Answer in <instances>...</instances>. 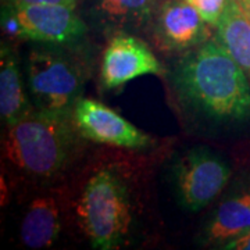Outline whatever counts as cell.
Here are the masks:
<instances>
[{
  "label": "cell",
  "instance_id": "4",
  "mask_svg": "<svg viewBox=\"0 0 250 250\" xmlns=\"http://www.w3.org/2000/svg\"><path fill=\"white\" fill-rule=\"evenodd\" d=\"M27 85L39 110L71 113L81 99L83 78L71 56L57 47H34L28 54Z\"/></svg>",
  "mask_w": 250,
  "mask_h": 250
},
{
  "label": "cell",
  "instance_id": "6",
  "mask_svg": "<svg viewBox=\"0 0 250 250\" xmlns=\"http://www.w3.org/2000/svg\"><path fill=\"white\" fill-rule=\"evenodd\" d=\"M17 18L21 38L46 45H71L83 38L86 27L75 7L64 4L9 6Z\"/></svg>",
  "mask_w": 250,
  "mask_h": 250
},
{
  "label": "cell",
  "instance_id": "16",
  "mask_svg": "<svg viewBox=\"0 0 250 250\" xmlns=\"http://www.w3.org/2000/svg\"><path fill=\"white\" fill-rule=\"evenodd\" d=\"M7 6H32V4H64L77 7L78 0H4Z\"/></svg>",
  "mask_w": 250,
  "mask_h": 250
},
{
  "label": "cell",
  "instance_id": "15",
  "mask_svg": "<svg viewBox=\"0 0 250 250\" xmlns=\"http://www.w3.org/2000/svg\"><path fill=\"white\" fill-rule=\"evenodd\" d=\"M205 18V21L211 25L217 27L220 17L223 14L227 0H187Z\"/></svg>",
  "mask_w": 250,
  "mask_h": 250
},
{
  "label": "cell",
  "instance_id": "1",
  "mask_svg": "<svg viewBox=\"0 0 250 250\" xmlns=\"http://www.w3.org/2000/svg\"><path fill=\"white\" fill-rule=\"evenodd\" d=\"M174 83L181 98L205 116L250 118L248 75L218 38H210L179 60Z\"/></svg>",
  "mask_w": 250,
  "mask_h": 250
},
{
  "label": "cell",
  "instance_id": "18",
  "mask_svg": "<svg viewBox=\"0 0 250 250\" xmlns=\"http://www.w3.org/2000/svg\"><path fill=\"white\" fill-rule=\"evenodd\" d=\"M236 1H238V4L241 6L242 10L245 11V14L250 20V0H236Z\"/></svg>",
  "mask_w": 250,
  "mask_h": 250
},
{
  "label": "cell",
  "instance_id": "17",
  "mask_svg": "<svg viewBox=\"0 0 250 250\" xmlns=\"http://www.w3.org/2000/svg\"><path fill=\"white\" fill-rule=\"evenodd\" d=\"M220 248L227 250H250V231L242 236L225 242Z\"/></svg>",
  "mask_w": 250,
  "mask_h": 250
},
{
  "label": "cell",
  "instance_id": "8",
  "mask_svg": "<svg viewBox=\"0 0 250 250\" xmlns=\"http://www.w3.org/2000/svg\"><path fill=\"white\" fill-rule=\"evenodd\" d=\"M164 72L161 62L150 47L139 38L118 34L103 53L100 67V81L104 89H117L138 77Z\"/></svg>",
  "mask_w": 250,
  "mask_h": 250
},
{
  "label": "cell",
  "instance_id": "11",
  "mask_svg": "<svg viewBox=\"0 0 250 250\" xmlns=\"http://www.w3.org/2000/svg\"><path fill=\"white\" fill-rule=\"evenodd\" d=\"M62 229L60 208L52 196L36 197L21 221V241L29 249L50 248Z\"/></svg>",
  "mask_w": 250,
  "mask_h": 250
},
{
  "label": "cell",
  "instance_id": "10",
  "mask_svg": "<svg viewBox=\"0 0 250 250\" xmlns=\"http://www.w3.org/2000/svg\"><path fill=\"white\" fill-rule=\"evenodd\" d=\"M24 90V82L17 57L9 46L1 45L0 52V114L7 126L17 124L35 111Z\"/></svg>",
  "mask_w": 250,
  "mask_h": 250
},
{
  "label": "cell",
  "instance_id": "2",
  "mask_svg": "<svg viewBox=\"0 0 250 250\" xmlns=\"http://www.w3.org/2000/svg\"><path fill=\"white\" fill-rule=\"evenodd\" d=\"M77 134L71 113L35 108L17 124L7 126L3 154L17 170L32 178L49 179L60 174L71 160Z\"/></svg>",
  "mask_w": 250,
  "mask_h": 250
},
{
  "label": "cell",
  "instance_id": "5",
  "mask_svg": "<svg viewBox=\"0 0 250 250\" xmlns=\"http://www.w3.org/2000/svg\"><path fill=\"white\" fill-rule=\"evenodd\" d=\"M231 178L228 164L207 149H192L175 166V188L181 205L190 211L208 206Z\"/></svg>",
  "mask_w": 250,
  "mask_h": 250
},
{
  "label": "cell",
  "instance_id": "7",
  "mask_svg": "<svg viewBox=\"0 0 250 250\" xmlns=\"http://www.w3.org/2000/svg\"><path fill=\"white\" fill-rule=\"evenodd\" d=\"M81 136L98 143L126 149H143L152 139L124 117L93 99L81 98L72 108Z\"/></svg>",
  "mask_w": 250,
  "mask_h": 250
},
{
  "label": "cell",
  "instance_id": "3",
  "mask_svg": "<svg viewBox=\"0 0 250 250\" xmlns=\"http://www.w3.org/2000/svg\"><path fill=\"white\" fill-rule=\"evenodd\" d=\"M77 214L95 249H118L131 225V205L121 177L111 170L90 177L78 199Z\"/></svg>",
  "mask_w": 250,
  "mask_h": 250
},
{
  "label": "cell",
  "instance_id": "14",
  "mask_svg": "<svg viewBox=\"0 0 250 250\" xmlns=\"http://www.w3.org/2000/svg\"><path fill=\"white\" fill-rule=\"evenodd\" d=\"M250 231V192L218 206L207 228L208 241L217 243L242 236Z\"/></svg>",
  "mask_w": 250,
  "mask_h": 250
},
{
  "label": "cell",
  "instance_id": "13",
  "mask_svg": "<svg viewBox=\"0 0 250 250\" xmlns=\"http://www.w3.org/2000/svg\"><path fill=\"white\" fill-rule=\"evenodd\" d=\"M89 11L113 27H141L152 20L157 0H86Z\"/></svg>",
  "mask_w": 250,
  "mask_h": 250
},
{
  "label": "cell",
  "instance_id": "9",
  "mask_svg": "<svg viewBox=\"0 0 250 250\" xmlns=\"http://www.w3.org/2000/svg\"><path fill=\"white\" fill-rule=\"evenodd\" d=\"M210 27L189 1L166 0L154 18V38L164 50L184 52L208 41Z\"/></svg>",
  "mask_w": 250,
  "mask_h": 250
},
{
  "label": "cell",
  "instance_id": "12",
  "mask_svg": "<svg viewBox=\"0 0 250 250\" xmlns=\"http://www.w3.org/2000/svg\"><path fill=\"white\" fill-rule=\"evenodd\" d=\"M215 28L220 42L250 77V20L236 0H227Z\"/></svg>",
  "mask_w": 250,
  "mask_h": 250
}]
</instances>
